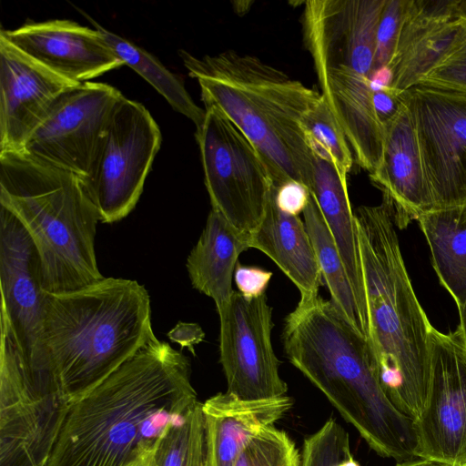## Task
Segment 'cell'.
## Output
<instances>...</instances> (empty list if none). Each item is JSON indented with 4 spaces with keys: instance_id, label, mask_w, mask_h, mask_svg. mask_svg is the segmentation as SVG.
<instances>
[{
    "instance_id": "cell-3",
    "label": "cell",
    "mask_w": 466,
    "mask_h": 466,
    "mask_svg": "<svg viewBox=\"0 0 466 466\" xmlns=\"http://www.w3.org/2000/svg\"><path fill=\"white\" fill-rule=\"evenodd\" d=\"M354 214L374 370L390 402L414 420L428 399L433 326L406 269L389 197Z\"/></svg>"
},
{
    "instance_id": "cell-42",
    "label": "cell",
    "mask_w": 466,
    "mask_h": 466,
    "mask_svg": "<svg viewBox=\"0 0 466 466\" xmlns=\"http://www.w3.org/2000/svg\"><path fill=\"white\" fill-rule=\"evenodd\" d=\"M458 15L466 22V0H456Z\"/></svg>"
},
{
    "instance_id": "cell-20",
    "label": "cell",
    "mask_w": 466,
    "mask_h": 466,
    "mask_svg": "<svg viewBox=\"0 0 466 466\" xmlns=\"http://www.w3.org/2000/svg\"><path fill=\"white\" fill-rule=\"evenodd\" d=\"M293 403L287 395L248 400L227 391L207 399L201 406L205 466H234L248 443L281 420Z\"/></svg>"
},
{
    "instance_id": "cell-22",
    "label": "cell",
    "mask_w": 466,
    "mask_h": 466,
    "mask_svg": "<svg viewBox=\"0 0 466 466\" xmlns=\"http://www.w3.org/2000/svg\"><path fill=\"white\" fill-rule=\"evenodd\" d=\"M275 195L273 187L262 219L249 233V247L270 258L300 295L318 294L324 281L305 223L282 211Z\"/></svg>"
},
{
    "instance_id": "cell-4",
    "label": "cell",
    "mask_w": 466,
    "mask_h": 466,
    "mask_svg": "<svg viewBox=\"0 0 466 466\" xmlns=\"http://www.w3.org/2000/svg\"><path fill=\"white\" fill-rule=\"evenodd\" d=\"M178 54L198 82L205 107L218 109L247 137L273 187L295 180L309 189L314 156L301 119L320 94L254 56L234 50L201 57Z\"/></svg>"
},
{
    "instance_id": "cell-5",
    "label": "cell",
    "mask_w": 466,
    "mask_h": 466,
    "mask_svg": "<svg viewBox=\"0 0 466 466\" xmlns=\"http://www.w3.org/2000/svg\"><path fill=\"white\" fill-rule=\"evenodd\" d=\"M42 338L71 406L157 338L148 292L136 280L105 277L76 290L47 292Z\"/></svg>"
},
{
    "instance_id": "cell-18",
    "label": "cell",
    "mask_w": 466,
    "mask_h": 466,
    "mask_svg": "<svg viewBox=\"0 0 466 466\" xmlns=\"http://www.w3.org/2000/svg\"><path fill=\"white\" fill-rule=\"evenodd\" d=\"M0 35V152L21 151L61 96L76 86Z\"/></svg>"
},
{
    "instance_id": "cell-15",
    "label": "cell",
    "mask_w": 466,
    "mask_h": 466,
    "mask_svg": "<svg viewBox=\"0 0 466 466\" xmlns=\"http://www.w3.org/2000/svg\"><path fill=\"white\" fill-rule=\"evenodd\" d=\"M386 0H309L302 32L316 73L337 66L372 72L378 25Z\"/></svg>"
},
{
    "instance_id": "cell-29",
    "label": "cell",
    "mask_w": 466,
    "mask_h": 466,
    "mask_svg": "<svg viewBox=\"0 0 466 466\" xmlns=\"http://www.w3.org/2000/svg\"><path fill=\"white\" fill-rule=\"evenodd\" d=\"M301 127L313 156L330 163L347 182L353 164V155L347 138L336 121L325 98L303 116Z\"/></svg>"
},
{
    "instance_id": "cell-30",
    "label": "cell",
    "mask_w": 466,
    "mask_h": 466,
    "mask_svg": "<svg viewBox=\"0 0 466 466\" xmlns=\"http://www.w3.org/2000/svg\"><path fill=\"white\" fill-rule=\"evenodd\" d=\"M234 466H301V454L285 431L270 426L248 443Z\"/></svg>"
},
{
    "instance_id": "cell-39",
    "label": "cell",
    "mask_w": 466,
    "mask_h": 466,
    "mask_svg": "<svg viewBox=\"0 0 466 466\" xmlns=\"http://www.w3.org/2000/svg\"><path fill=\"white\" fill-rule=\"evenodd\" d=\"M460 313V324L457 328L461 337L466 346V301L458 309Z\"/></svg>"
},
{
    "instance_id": "cell-19",
    "label": "cell",
    "mask_w": 466,
    "mask_h": 466,
    "mask_svg": "<svg viewBox=\"0 0 466 466\" xmlns=\"http://www.w3.org/2000/svg\"><path fill=\"white\" fill-rule=\"evenodd\" d=\"M395 114L383 122L384 143L380 165L370 173L371 183L386 194L394 221L405 228L412 220L435 210L411 116L398 100Z\"/></svg>"
},
{
    "instance_id": "cell-24",
    "label": "cell",
    "mask_w": 466,
    "mask_h": 466,
    "mask_svg": "<svg viewBox=\"0 0 466 466\" xmlns=\"http://www.w3.org/2000/svg\"><path fill=\"white\" fill-rule=\"evenodd\" d=\"M334 238L361 315L369 327L355 214L348 183L328 161L314 156L309 187Z\"/></svg>"
},
{
    "instance_id": "cell-31",
    "label": "cell",
    "mask_w": 466,
    "mask_h": 466,
    "mask_svg": "<svg viewBox=\"0 0 466 466\" xmlns=\"http://www.w3.org/2000/svg\"><path fill=\"white\" fill-rule=\"evenodd\" d=\"M350 451L349 433L330 417L316 432L304 439L301 466H339Z\"/></svg>"
},
{
    "instance_id": "cell-8",
    "label": "cell",
    "mask_w": 466,
    "mask_h": 466,
    "mask_svg": "<svg viewBox=\"0 0 466 466\" xmlns=\"http://www.w3.org/2000/svg\"><path fill=\"white\" fill-rule=\"evenodd\" d=\"M196 131L212 209L250 233L262 219L273 183L258 152L218 109L205 107Z\"/></svg>"
},
{
    "instance_id": "cell-26",
    "label": "cell",
    "mask_w": 466,
    "mask_h": 466,
    "mask_svg": "<svg viewBox=\"0 0 466 466\" xmlns=\"http://www.w3.org/2000/svg\"><path fill=\"white\" fill-rule=\"evenodd\" d=\"M302 215L331 302L369 341V327L358 306L334 238L311 192Z\"/></svg>"
},
{
    "instance_id": "cell-27",
    "label": "cell",
    "mask_w": 466,
    "mask_h": 466,
    "mask_svg": "<svg viewBox=\"0 0 466 466\" xmlns=\"http://www.w3.org/2000/svg\"><path fill=\"white\" fill-rule=\"evenodd\" d=\"M91 21L125 66L147 81L174 110L189 118L197 129L202 126L206 110L194 102L180 78L147 51Z\"/></svg>"
},
{
    "instance_id": "cell-36",
    "label": "cell",
    "mask_w": 466,
    "mask_h": 466,
    "mask_svg": "<svg viewBox=\"0 0 466 466\" xmlns=\"http://www.w3.org/2000/svg\"><path fill=\"white\" fill-rule=\"evenodd\" d=\"M373 103L382 123L391 117L398 108L397 99L387 90L373 92Z\"/></svg>"
},
{
    "instance_id": "cell-35",
    "label": "cell",
    "mask_w": 466,
    "mask_h": 466,
    "mask_svg": "<svg viewBox=\"0 0 466 466\" xmlns=\"http://www.w3.org/2000/svg\"><path fill=\"white\" fill-rule=\"evenodd\" d=\"M310 190L304 184L289 180L276 188V204L285 213L299 216L308 205Z\"/></svg>"
},
{
    "instance_id": "cell-1",
    "label": "cell",
    "mask_w": 466,
    "mask_h": 466,
    "mask_svg": "<svg viewBox=\"0 0 466 466\" xmlns=\"http://www.w3.org/2000/svg\"><path fill=\"white\" fill-rule=\"evenodd\" d=\"M188 359L157 338L74 402L46 466H134L198 402Z\"/></svg>"
},
{
    "instance_id": "cell-43",
    "label": "cell",
    "mask_w": 466,
    "mask_h": 466,
    "mask_svg": "<svg viewBox=\"0 0 466 466\" xmlns=\"http://www.w3.org/2000/svg\"><path fill=\"white\" fill-rule=\"evenodd\" d=\"M134 466H148V465H147V461H141V462H139V463H137V464H136Z\"/></svg>"
},
{
    "instance_id": "cell-40",
    "label": "cell",
    "mask_w": 466,
    "mask_h": 466,
    "mask_svg": "<svg viewBox=\"0 0 466 466\" xmlns=\"http://www.w3.org/2000/svg\"><path fill=\"white\" fill-rule=\"evenodd\" d=\"M232 4H233V8H234L235 12L238 15H242L246 14L250 9V7L253 4V1H248V0L234 1V2H232Z\"/></svg>"
},
{
    "instance_id": "cell-32",
    "label": "cell",
    "mask_w": 466,
    "mask_h": 466,
    "mask_svg": "<svg viewBox=\"0 0 466 466\" xmlns=\"http://www.w3.org/2000/svg\"><path fill=\"white\" fill-rule=\"evenodd\" d=\"M403 0H386L376 35V49L372 71L388 66L396 46Z\"/></svg>"
},
{
    "instance_id": "cell-16",
    "label": "cell",
    "mask_w": 466,
    "mask_h": 466,
    "mask_svg": "<svg viewBox=\"0 0 466 466\" xmlns=\"http://www.w3.org/2000/svg\"><path fill=\"white\" fill-rule=\"evenodd\" d=\"M465 39L466 22L458 15L456 0H403L387 91L396 96L419 84Z\"/></svg>"
},
{
    "instance_id": "cell-41",
    "label": "cell",
    "mask_w": 466,
    "mask_h": 466,
    "mask_svg": "<svg viewBox=\"0 0 466 466\" xmlns=\"http://www.w3.org/2000/svg\"><path fill=\"white\" fill-rule=\"evenodd\" d=\"M339 466H360V463L354 459L351 451H350L339 462Z\"/></svg>"
},
{
    "instance_id": "cell-6",
    "label": "cell",
    "mask_w": 466,
    "mask_h": 466,
    "mask_svg": "<svg viewBox=\"0 0 466 466\" xmlns=\"http://www.w3.org/2000/svg\"><path fill=\"white\" fill-rule=\"evenodd\" d=\"M0 206L31 238L47 292L76 290L104 278L95 252L99 216L77 175L24 150L1 151Z\"/></svg>"
},
{
    "instance_id": "cell-13",
    "label": "cell",
    "mask_w": 466,
    "mask_h": 466,
    "mask_svg": "<svg viewBox=\"0 0 466 466\" xmlns=\"http://www.w3.org/2000/svg\"><path fill=\"white\" fill-rule=\"evenodd\" d=\"M431 373L427 402L413 420L416 458L466 464V346L456 329L430 333Z\"/></svg>"
},
{
    "instance_id": "cell-11",
    "label": "cell",
    "mask_w": 466,
    "mask_h": 466,
    "mask_svg": "<svg viewBox=\"0 0 466 466\" xmlns=\"http://www.w3.org/2000/svg\"><path fill=\"white\" fill-rule=\"evenodd\" d=\"M1 318L8 324L25 368L55 375L42 331L45 289L36 248L17 218L0 206Z\"/></svg>"
},
{
    "instance_id": "cell-44",
    "label": "cell",
    "mask_w": 466,
    "mask_h": 466,
    "mask_svg": "<svg viewBox=\"0 0 466 466\" xmlns=\"http://www.w3.org/2000/svg\"><path fill=\"white\" fill-rule=\"evenodd\" d=\"M462 466H466V464L462 465Z\"/></svg>"
},
{
    "instance_id": "cell-7",
    "label": "cell",
    "mask_w": 466,
    "mask_h": 466,
    "mask_svg": "<svg viewBox=\"0 0 466 466\" xmlns=\"http://www.w3.org/2000/svg\"><path fill=\"white\" fill-rule=\"evenodd\" d=\"M0 466H46L70 405L56 377L26 370L1 318Z\"/></svg>"
},
{
    "instance_id": "cell-10",
    "label": "cell",
    "mask_w": 466,
    "mask_h": 466,
    "mask_svg": "<svg viewBox=\"0 0 466 466\" xmlns=\"http://www.w3.org/2000/svg\"><path fill=\"white\" fill-rule=\"evenodd\" d=\"M395 98L413 120L435 209L466 205V92L417 84Z\"/></svg>"
},
{
    "instance_id": "cell-21",
    "label": "cell",
    "mask_w": 466,
    "mask_h": 466,
    "mask_svg": "<svg viewBox=\"0 0 466 466\" xmlns=\"http://www.w3.org/2000/svg\"><path fill=\"white\" fill-rule=\"evenodd\" d=\"M321 96L353 150L358 165L370 173L380 165L384 127L373 103L369 76L337 66L316 73Z\"/></svg>"
},
{
    "instance_id": "cell-25",
    "label": "cell",
    "mask_w": 466,
    "mask_h": 466,
    "mask_svg": "<svg viewBox=\"0 0 466 466\" xmlns=\"http://www.w3.org/2000/svg\"><path fill=\"white\" fill-rule=\"evenodd\" d=\"M417 221L440 282L459 309L466 301V205L435 209Z\"/></svg>"
},
{
    "instance_id": "cell-2",
    "label": "cell",
    "mask_w": 466,
    "mask_h": 466,
    "mask_svg": "<svg viewBox=\"0 0 466 466\" xmlns=\"http://www.w3.org/2000/svg\"><path fill=\"white\" fill-rule=\"evenodd\" d=\"M289 361L319 389L378 455L415 458L413 420L388 399L376 376L368 339L319 293L300 295L285 318Z\"/></svg>"
},
{
    "instance_id": "cell-23",
    "label": "cell",
    "mask_w": 466,
    "mask_h": 466,
    "mask_svg": "<svg viewBox=\"0 0 466 466\" xmlns=\"http://www.w3.org/2000/svg\"><path fill=\"white\" fill-rule=\"evenodd\" d=\"M248 248L249 233L238 229L211 208L206 226L188 255L187 269L193 288L211 298L217 311L229 300L238 257Z\"/></svg>"
},
{
    "instance_id": "cell-12",
    "label": "cell",
    "mask_w": 466,
    "mask_h": 466,
    "mask_svg": "<svg viewBox=\"0 0 466 466\" xmlns=\"http://www.w3.org/2000/svg\"><path fill=\"white\" fill-rule=\"evenodd\" d=\"M124 96L110 85L85 82L66 91L27 139L24 151L84 179Z\"/></svg>"
},
{
    "instance_id": "cell-28",
    "label": "cell",
    "mask_w": 466,
    "mask_h": 466,
    "mask_svg": "<svg viewBox=\"0 0 466 466\" xmlns=\"http://www.w3.org/2000/svg\"><path fill=\"white\" fill-rule=\"evenodd\" d=\"M201 406L198 401L168 428L147 460L148 466H205Z\"/></svg>"
},
{
    "instance_id": "cell-9",
    "label": "cell",
    "mask_w": 466,
    "mask_h": 466,
    "mask_svg": "<svg viewBox=\"0 0 466 466\" xmlns=\"http://www.w3.org/2000/svg\"><path fill=\"white\" fill-rule=\"evenodd\" d=\"M160 144L161 132L149 111L124 96L81 180L100 222L119 221L133 210Z\"/></svg>"
},
{
    "instance_id": "cell-14",
    "label": "cell",
    "mask_w": 466,
    "mask_h": 466,
    "mask_svg": "<svg viewBox=\"0 0 466 466\" xmlns=\"http://www.w3.org/2000/svg\"><path fill=\"white\" fill-rule=\"evenodd\" d=\"M219 316V360L227 392L241 400L286 395L271 343L272 309L266 294L248 299L233 291Z\"/></svg>"
},
{
    "instance_id": "cell-33",
    "label": "cell",
    "mask_w": 466,
    "mask_h": 466,
    "mask_svg": "<svg viewBox=\"0 0 466 466\" xmlns=\"http://www.w3.org/2000/svg\"><path fill=\"white\" fill-rule=\"evenodd\" d=\"M419 84L466 92V39Z\"/></svg>"
},
{
    "instance_id": "cell-34",
    "label": "cell",
    "mask_w": 466,
    "mask_h": 466,
    "mask_svg": "<svg viewBox=\"0 0 466 466\" xmlns=\"http://www.w3.org/2000/svg\"><path fill=\"white\" fill-rule=\"evenodd\" d=\"M272 272L258 267L243 266L238 263L234 279L238 292L248 299L258 298L265 294Z\"/></svg>"
},
{
    "instance_id": "cell-17",
    "label": "cell",
    "mask_w": 466,
    "mask_h": 466,
    "mask_svg": "<svg viewBox=\"0 0 466 466\" xmlns=\"http://www.w3.org/2000/svg\"><path fill=\"white\" fill-rule=\"evenodd\" d=\"M0 35L45 68L75 84L125 66L98 29L70 20L31 21L15 29H2Z\"/></svg>"
},
{
    "instance_id": "cell-37",
    "label": "cell",
    "mask_w": 466,
    "mask_h": 466,
    "mask_svg": "<svg viewBox=\"0 0 466 466\" xmlns=\"http://www.w3.org/2000/svg\"><path fill=\"white\" fill-rule=\"evenodd\" d=\"M373 92L387 90L392 82V72L389 66L375 69L369 76Z\"/></svg>"
},
{
    "instance_id": "cell-38",
    "label": "cell",
    "mask_w": 466,
    "mask_h": 466,
    "mask_svg": "<svg viewBox=\"0 0 466 466\" xmlns=\"http://www.w3.org/2000/svg\"><path fill=\"white\" fill-rule=\"evenodd\" d=\"M396 466H449V465L442 464V463L430 461V460L414 458L411 460L398 462L396 464Z\"/></svg>"
}]
</instances>
